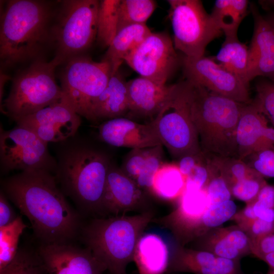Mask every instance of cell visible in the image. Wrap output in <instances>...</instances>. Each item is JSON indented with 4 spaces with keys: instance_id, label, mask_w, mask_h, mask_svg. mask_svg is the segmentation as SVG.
I'll return each mask as SVG.
<instances>
[{
    "instance_id": "30bf717a",
    "label": "cell",
    "mask_w": 274,
    "mask_h": 274,
    "mask_svg": "<svg viewBox=\"0 0 274 274\" xmlns=\"http://www.w3.org/2000/svg\"><path fill=\"white\" fill-rule=\"evenodd\" d=\"M0 163L4 173L13 170H45L55 173L57 167L48 143L31 130L17 125L10 130L1 128Z\"/></svg>"
},
{
    "instance_id": "c3c4849f",
    "label": "cell",
    "mask_w": 274,
    "mask_h": 274,
    "mask_svg": "<svg viewBox=\"0 0 274 274\" xmlns=\"http://www.w3.org/2000/svg\"><path fill=\"white\" fill-rule=\"evenodd\" d=\"M265 18L274 30V12L269 14Z\"/></svg>"
},
{
    "instance_id": "8992f818",
    "label": "cell",
    "mask_w": 274,
    "mask_h": 274,
    "mask_svg": "<svg viewBox=\"0 0 274 274\" xmlns=\"http://www.w3.org/2000/svg\"><path fill=\"white\" fill-rule=\"evenodd\" d=\"M61 63L55 56L49 61L34 60L13 79L1 106L2 112L16 122L61 99L64 94L55 77V68Z\"/></svg>"
},
{
    "instance_id": "2e32d148",
    "label": "cell",
    "mask_w": 274,
    "mask_h": 274,
    "mask_svg": "<svg viewBox=\"0 0 274 274\" xmlns=\"http://www.w3.org/2000/svg\"><path fill=\"white\" fill-rule=\"evenodd\" d=\"M210 207L206 189H185L176 208L152 222L169 230L177 244L185 246L192 242L199 220Z\"/></svg>"
},
{
    "instance_id": "4fadbf2b",
    "label": "cell",
    "mask_w": 274,
    "mask_h": 274,
    "mask_svg": "<svg viewBox=\"0 0 274 274\" xmlns=\"http://www.w3.org/2000/svg\"><path fill=\"white\" fill-rule=\"evenodd\" d=\"M186 80L208 90L243 104L252 102L249 86L234 74L216 61L204 56L181 58Z\"/></svg>"
},
{
    "instance_id": "d4e9b609",
    "label": "cell",
    "mask_w": 274,
    "mask_h": 274,
    "mask_svg": "<svg viewBox=\"0 0 274 274\" xmlns=\"http://www.w3.org/2000/svg\"><path fill=\"white\" fill-rule=\"evenodd\" d=\"M170 253L162 237L156 233L143 234L135 247L133 261L139 274H165Z\"/></svg>"
},
{
    "instance_id": "ffe728a7",
    "label": "cell",
    "mask_w": 274,
    "mask_h": 274,
    "mask_svg": "<svg viewBox=\"0 0 274 274\" xmlns=\"http://www.w3.org/2000/svg\"><path fill=\"white\" fill-rule=\"evenodd\" d=\"M242 274L240 260L217 256L208 251L177 244L173 248L166 273Z\"/></svg>"
},
{
    "instance_id": "e0dca14e",
    "label": "cell",
    "mask_w": 274,
    "mask_h": 274,
    "mask_svg": "<svg viewBox=\"0 0 274 274\" xmlns=\"http://www.w3.org/2000/svg\"><path fill=\"white\" fill-rule=\"evenodd\" d=\"M37 251L48 274H104L107 271L89 249L71 243L40 244Z\"/></svg>"
},
{
    "instance_id": "603a6c76",
    "label": "cell",
    "mask_w": 274,
    "mask_h": 274,
    "mask_svg": "<svg viewBox=\"0 0 274 274\" xmlns=\"http://www.w3.org/2000/svg\"><path fill=\"white\" fill-rule=\"evenodd\" d=\"M173 89V85L158 84L141 76L130 80L127 82L128 114L154 118L170 97Z\"/></svg>"
},
{
    "instance_id": "9a60e30c",
    "label": "cell",
    "mask_w": 274,
    "mask_h": 274,
    "mask_svg": "<svg viewBox=\"0 0 274 274\" xmlns=\"http://www.w3.org/2000/svg\"><path fill=\"white\" fill-rule=\"evenodd\" d=\"M103 209L105 217L153 210L149 195L114 163L107 178Z\"/></svg>"
},
{
    "instance_id": "4316f807",
    "label": "cell",
    "mask_w": 274,
    "mask_h": 274,
    "mask_svg": "<svg viewBox=\"0 0 274 274\" xmlns=\"http://www.w3.org/2000/svg\"><path fill=\"white\" fill-rule=\"evenodd\" d=\"M212 57L249 86V47L239 41L237 36L225 37L219 52Z\"/></svg>"
},
{
    "instance_id": "f1b7e54d",
    "label": "cell",
    "mask_w": 274,
    "mask_h": 274,
    "mask_svg": "<svg viewBox=\"0 0 274 274\" xmlns=\"http://www.w3.org/2000/svg\"><path fill=\"white\" fill-rule=\"evenodd\" d=\"M247 0H217L211 16L225 37L237 36L242 20L248 11Z\"/></svg>"
},
{
    "instance_id": "44dd1931",
    "label": "cell",
    "mask_w": 274,
    "mask_h": 274,
    "mask_svg": "<svg viewBox=\"0 0 274 274\" xmlns=\"http://www.w3.org/2000/svg\"><path fill=\"white\" fill-rule=\"evenodd\" d=\"M250 7L254 26L249 47V80L263 77L274 82V30L255 5Z\"/></svg>"
},
{
    "instance_id": "4dcf8cb0",
    "label": "cell",
    "mask_w": 274,
    "mask_h": 274,
    "mask_svg": "<svg viewBox=\"0 0 274 274\" xmlns=\"http://www.w3.org/2000/svg\"><path fill=\"white\" fill-rule=\"evenodd\" d=\"M156 7L153 0H120L118 31L127 26L146 24Z\"/></svg>"
},
{
    "instance_id": "5b68a950",
    "label": "cell",
    "mask_w": 274,
    "mask_h": 274,
    "mask_svg": "<svg viewBox=\"0 0 274 274\" xmlns=\"http://www.w3.org/2000/svg\"><path fill=\"white\" fill-rule=\"evenodd\" d=\"M154 218L153 211L133 215L109 216L91 219L81 230L85 247L110 274H126L133 261L137 243Z\"/></svg>"
},
{
    "instance_id": "7c38bea8",
    "label": "cell",
    "mask_w": 274,
    "mask_h": 274,
    "mask_svg": "<svg viewBox=\"0 0 274 274\" xmlns=\"http://www.w3.org/2000/svg\"><path fill=\"white\" fill-rule=\"evenodd\" d=\"M124 61L140 76L165 85L181 58L167 32H152Z\"/></svg>"
},
{
    "instance_id": "d6a6232c",
    "label": "cell",
    "mask_w": 274,
    "mask_h": 274,
    "mask_svg": "<svg viewBox=\"0 0 274 274\" xmlns=\"http://www.w3.org/2000/svg\"><path fill=\"white\" fill-rule=\"evenodd\" d=\"M26 227L21 217L18 216L10 224L0 227V269L15 256L20 237Z\"/></svg>"
},
{
    "instance_id": "f35d334b",
    "label": "cell",
    "mask_w": 274,
    "mask_h": 274,
    "mask_svg": "<svg viewBox=\"0 0 274 274\" xmlns=\"http://www.w3.org/2000/svg\"><path fill=\"white\" fill-rule=\"evenodd\" d=\"M243 161L264 178H274V150L268 149L252 154Z\"/></svg>"
},
{
    "instance_id": "5bb4252c",
    "label": "cell",
    "mask_w": 274,
    "mask_h": 274,
    "mask_svg": "<svg viewBox=\"0 0 274 274\" xmlns=\"http://www.w3.org/2000/svg\"><path fill=\"white\" fill-rule=\"evenodd\" d=\"M16 122L17 125L31 130L47 143H58L74 136L81 120L63 95L57 101Z\"/></svg>"
},
{
    "instance_id": "bcb514c9",
    "label": "cell",
    "mask_w": 274,
    "mask_h": 274,
    "mask_svg": "<svg viewBox=\"0 0 274 274\" xmlns=\"http://www.w3.org/2000/svg\"><path fill=\"white\" fill-rule=\"evenodd\" d=\"M10 77L1 72V85H0V101H2V98L4 94V85L7 82V81L9 80Z\"/></svg>"
},
{
    "instance_id": "484cf974",
    "label": "cell",
    "mask_w": 274,
    "mask_h": 274,
    "mask_svg": "<svg viewBox=\"0 0 274 274\" xmlns=\"http://www.w3.org/2000/svg\"><path fill=\"white\" fill-rule=\"evenodd\" d=\"M151 32L146 24L127 26L118 31L102 59L111 65L112 75Z\"/></svg>"
},
{
    "instance_id": "f907efd6",
    "label": "cell",
    "mask_w": 274,
    "mask_h": 274,
    "mask_svg": "<svg viewBox=\"0 0 274 274\" xmlns=\"http://www.w3.org/2000/svg\"><path fill=\"white\" fill-rule=\"evenodd\" d=\"M126 274H127V273H126Z\"/></svg>"
},
{
    "instance_id": "d590c367",
    "label": "cell",
    "mask_w": 274,
    "mask_h": 274,
    "mask_svg": "<svg viewBox=\"0 0 274 274\" xmlns=\"http://www.w3.org/2000/svg\"><path fill=\"white\" fill-rule=\"evenodd\" d=\"M256 96L252 102L274 125V82L260 80L255 85Z\"/></svg>"
},
{
    "instance_id": "6da1fadb",
    "label": "cell",
    "mask_w": 274,
    "mask_h": 274,
    "mask_svg": "<svg viewBox=\"0 0 274 274\" xmlns=\"http://www.w3.org/2000/svg\"><path fill=\"white\" fill-rule=\"evenodd\" d=\"M2 187L29 220L41 244L70 243L81 233V217L66 200L52 173L22 171L3 180Z\"/></svg>"
},
{
    "instance_id": "83f0119b",
    "label": "cell",
    "mask_w": 274,
    "mask_h": 274,
    "mask_svg": "<svg viewBox=\"0 0 274 274\" xmlns=\"http://www.w3.org/2000/svg\"><path fill=\"white\" fill-rule=\"evenodd\" d=\"M186 179L177 164L163 163L155 173L150 195L172 201L179 200L186 189Z\"/></svg>"
},
{
    "instance_id": "ba28073f",
    "label": "cell",
    "mask_w": 274,
    "mask_h": 274,
    "mask_svg": "<svg viewBox=\"0 0 274 274\" xmlns=\"http://www.w3.org/2000/svg\"><path fill=\"white\" fill-rule=\"evenodd\" d=\"M64 63L60 77L64 96L81 117L94 122L93 108L112 75L111 65L83 55Z\"/></svg>"
},
{
    "instance_id": "7402d4cb",
    "label": "cell",
    "mask_w": 274,
    "mask_h": 274,
    "mask_svg": "<svg viewBox=\"0 0 274 274\" xmlns=\"http://www.w3.org/2000/svg\"><path fill=\"white\" fill-rule=\"evenodd\" d=\"M191 243L192 248L233 260L251 254L250 238L236 224L212 228Z\"/></svg>"
},
{
    "instance_id": "8d00e7d4",
    "label": "cell",
    "mask_w": 274,
    "mask_h": 274,
    "mask_svg": "<svg viewBox=\"0 0 274 274\" xmlns=\"http://www.w3.org/2000/svg\"><path fill=\"white\" fill-rule=\"evenodd\" d=\"M163 157V145L154 147L142 170L134 181L139 187L149 195L153 177L159 167L164 163Z\"/></svg>"
},
{
    "instance_id": "f6af8a7d",
    "label": "cell",
    "mask_w": 274,
    "mask_h": 274,
    "mask_svg": "<svg viewBox=\"0 0 274 274\" xmlns=\"http://www.w3.org/2000/svg\"><path fill=\"white\" fill-rule=\"evenodd\" d=\"M259 259L265 262L269 268H274V252L266 254Z\"/></svg>"
},
{
    "instance_id": "7a4b0ae2",
    "label": "cell",
    "mask_w": 274,
    "mask_h": 274,
    "mask_svg": "<svg viewBox=\"0 0 274 274\" xmlns=\"http://www.w3.org/2000/svg\"><path fill=\"white\" fill-rule=\"evenodd\" d=\"M57 144L54 176L61 191L83 212L94 218L105 217L104 197L113 163L111 156L77 133Z\"/></svg>"
},
{
    "instance_id": "7dc6e473",
    "label": "cell",
    "mask_w": 274,
    "mask_h": 274,
    "mask_svg": "<svg viewBox=\"0 0 274 274\" xmlns=\"http://www.w3.org/2000/svg\"><path fill=\"white\" fill-rule=\"evenodd\" d=\"M259 3L263 9L265 10L274 8V1H260Z\"/></svg>"
},
{
    "instance_id": "d6986e66",
    "label": "cell",
    "mask_w": 274,
    "mask_h": 274,
    "mask_svg": "<svg viewBox=\"0 0 274 274\" xmlns=\"http://www.w3.org/2000/svg\"><path fill=\"white\" fill-rule=\"evenodd\" d=\"M268 121L252 102L244 105L236 133L238 158L244 160L252 154L274 150V128Z\"/></svg>"
},
{
    "instance_id": "ee69618b",
    "label": "cell",
    "mask_w": 274,
    "mask_h": 274,
    "mask_svg": "<svg viewBox=\"0 0 274 274\" xmlns=\"http://www.w3.org/2000/svg\"><path fill=\"white\" fill-rule=\"evenodd\" d=\"M255 200L266 207L274 209V186L267 183L261 188Z\"/></svg>"
},
{
    "instance_id": "ab89813d",
    "label": "cell",
    "mask_w": 274,
    "mask_h": 274,
    "mask_svg": "<svg viewBox=\"0 0 274 274\" xmlns=\"http://www.w3.org/2000/svg\"><path fill=\"white\" fill-rule=\"evenodd\" d=\"M211 206L231 199L230 189L223 178L218 175L213 178L205 188Z\"/></svg>"
},
{
    "instance_id": "ac0fdd59",
    "label": "cell",
    "mask_w": 274,
    "mask_h": 274,
    "mask_svg": "<svg viewBox=\"0 0 274 274\" xmlns=\"http://www.w3.org/2000/svg\"><path fill=\"white\" fill-rule=\"evenodd\" d=\"M98 137L109 145L131 149L162 145L152 121L141 124L126 117L102 122L98 127Z\"/></svg>"
},
{
    "instance_id": "f546056e",
    "label": "cell",
    "mask_w": 274,
    "mask_h": 274,
    "mask_svg": "<svg viewBox=\"0 0 274 274\" xmlns=\"http://www.w3.org/2000/svg\"><path fill=\"white\" fill-rule=\"evenodd\" d=\"M120 0L99 1L96 39L102 46L108 47L118 31Z\"/></svg>"
},
{
    "instance_id": "9c48e42d",
    "label": "cell",
    "mask_w": 274,
    "mask_h": 274,
    "mask_svg": "<svg viewBox=\"0 0 274 274\" xmlns=\"http://www.w3.org/2000/svg\"><path fill=\"white\" fill-rule=\"evenodd\" d=\"M176 50L188 57L204 56L206 48L222 31L199 0H168Z\"/></svg>"
},
{
    "instance_id": "8fae6325",
    "label": "cell",
    "mask_w": 274,
    "mask_h": 274,
    "mask_svg": "<svg viewBox=\"0 0 274 274\" xmlns=\"http://www.w3.org/2000/svg\"><path fill=\"white\" fill-rule=\"evenodd\" d=\"M163 146L174 158L202 153L197 131L179 97L175 84L170 97L151 121Z\"/></svg>"
},
{
    "instance_id": "7bdbcfd3",
    "label": "cell",
    "mask_w": 274,
    "mask_h": 274,
    "mask_svg": "<svg viewBox=\"0 0 274 274\" xmlns=\"http://www.w3.org/2000/svg\"><path fill=\"white\" fill-rule=\"evenodd\" d=\"M7 198L5 193L1 190L0 194V227L10 224L18 217L16 215Z\"/></svg>"
},
{
    "instance_id": "3957f363",
    "label": "cell",
    "mask_w": 274,
    "mask_h": 274,
    "mask_svg": "<svg viewBox=\"0 0 274 274\" xmlns=\"http://www.w3.org/2000/svg\"><path fill=\"white\" fill-rule=\"evenodd\" d=\"M177 94L209 156L238 158L236 133L243 104L189 81L176 84Z\"/></svg>"
},
{
    "instance_id": "74e56055",
    "label": "cell",
    "mask_w": 274,
    "mask_h": 274,
    "mask_svg": "<svg viewBox=\"0 0 274 274\" xmlns=\"http://www.w3.org/2000/svg\"><path fill=\"white\" fill-rule=\"evenodd\" d=\"M153 147L131 149L123 161L120 167L121 170L134 181L142 170Z\"/></svg>"
},
{
    "instance_id": "cb8c5ba5",
    "label": "cell",
    "mask_w": 274,
    "mask_h": 274,
    "mask_svg": "<svg viewBox=\"0 0 274 274\" xmlns=\"http://www.w3.org/2000/svg\"><path fill=\"white\" fill-rule=\"evenodd\" d=\"M95 123L124 117L129 113L127 82L119 70L111 75L108 83L93 108Z\"/></svg>"
},
{
    "instance_id": "60d3db41",
    "label": "cell",
    "mask_w": 274,
    "mask_h": 274,
    "mask_svg": "<svg viewBox=\"0 0 274 274\" xmlns=\"http://www.w3.org/2000/svg\"><path fill=\"white\" fill-rule=\"evenodd\" d=\"M238 226L247 234L250 239L274 233V222H269L258 218Z\"/></svg>"
},
{
    "instance_id": "e575fe53",
    "label": "cell",
    "mask_w": 274,
    "mask_h": 274,
    "mask_svg": "<svg viewBox=\"0 0 274 274\" xmlns=\"http://www.w3.org/2000/svg\"><path fill=\"white\" fill-rule=\"evenodd\" d=\"M267 184L259 173L245 178L234 183L230 188L232 196L246 204L253 201L261 188Z\"/></svg>"
},
{
    "instance_id": "836d02e7",
    "label": "cell",
    "mask_w": 274,
    "mask_h": 274,
    "mask_svg": "<svg viewBox=\"0 0 274 274\" xmlns=\"http://www.w3.org/2000/svg\"><path fill=\"white\" fill-rule=\"evenodd\" d=\"M208 156L230 189L236 182L258 173L238 158Z\"/></svg>"
},
{
    "instance_id": "b9f144b4",
    "label": "cell",
    "mask_w": 274,
    "mask_h": 274,
    "mask_svg": "<svg viewBox=\"0 0 274 274\" xmlns=\"http://www.w3.org/2000/svg\"><path fill=\"white\" fill-rule=\"evenodd\" d=\"M251 254L258 259L274 252V233L251 239Z\"/></svg>"
},
{
    "instance_id": "52a82bcc",
    "label": "cell",
    "mask_w": 274,
    "mask_h": 274,
    "mask_svg": "<svg viewBox=\"0 0 274 274\" xmlns=\"http://www.w3.org/2000/svg\"><path fill=\"white\" fill-rule=\"evenodd\" d=\"M99 1L65 0L51 29L52 43L61 63L83 55L97 37Z\"/></svg>"
},
{
    "instance_id": "277c9868",
    "label": "cell",
    "mask_w": 274,
    "mask_h": 274,
    "mask_svg": "<svg viewBox=\"0 0 274 274\" xmlns=\"http://www.w3.org/2000/svg\"><path fill=\"white\" fill-rule=\"evenodd\" d=\"M54 14L46 2L11 0L1 15L0 58L7 66L37 59L52 43Z\"/></svg>"
},
{
    "instance_id": "1f68e13d",
    "label": "cell",
    "mask_w": 274,
    "mask_h": 274,
    "mask_svg": "<svg viewBox=\"0 0 274 274\" xmlns=\"http://www.w3.org/2000/svg\"><path fill=\"white\" fill-rule=\"evenodd\" d=\"M0 274H48V272L37 251L20 248L14 258L0 269Z\"/></svg>"
},
{
    "instance_id": "681fc988",
    "label": "cell",
    "mask_w": 274,
    "mask_h": 274,
    "mask_svg": "<svg viewBox=\"0 0 274 274\" xmlns=\"http://www.w3.org/2000/svg\"><path fill=\"white\" fill-rule=\"evenodd\" d=\"M266 274H274V268H269Z\"/></svg>"
}]
</instances>
